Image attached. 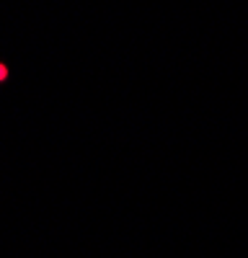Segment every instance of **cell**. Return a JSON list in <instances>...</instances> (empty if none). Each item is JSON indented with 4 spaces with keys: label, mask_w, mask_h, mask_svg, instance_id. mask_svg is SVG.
<instances>
[{
    "label": "cell",
    "mask_w": 248,
    "mask_h": 258,
    "mask_svg": "<svg viewBox=\"0 0 248 258\" xmlns=\"http://www.w3.org/2000/svg\"><path fill=\"white\" fill-rule=\"evenodd\" d=\"M3 75H6V70H3V68H0V78H3Z\"/></svg>",
    "instance_id": "6da1fadb"
}]
</instances>
